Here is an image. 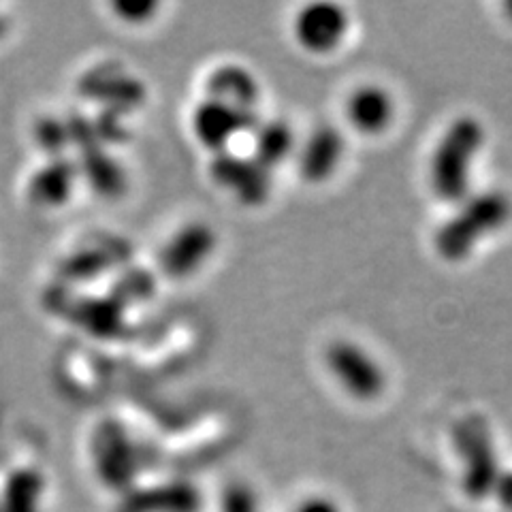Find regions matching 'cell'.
Instances as JSON below:
<instances>
[{"label":"cell","mask_w":512,"mask_h":512,"mask_svg":"<svg viewBox=\"0 0 512 512\" xmlns=\"http://www.w3.org/2000/svg\"><path fill=\"white\" fill-rule=\"evenodd\" d=\"M485 137L483 122L472 116L448 124L429 160V186L440 201L459 205L472 195L474 165Z\"/></svg>","instance_id":"obj_1"},{"label":"cell","mask_w":512,"mask_h":512,"mask_svg":"<svg viewBox=\"0 0 512 512\" xmlns=\"http://www.w3.org/2000/svg\"><path fill=\"white\" fill-rule=\"evenodd\" d=\"M510 218L512 201L506 192L485 190L478 195H470L457 205V210L436 231V252L444 261H466L489 235L502 231Z\"/></svg>","instance_id":"obj_2"},{"label":"cell","mask_w":512,"mask_h":512,"mask_svg":"<svg viewBox=\"0 0 512 512\" xmlns=\"http://www.w3.org/2000/svg\"><path fill=\"white\" fill-rule=\"evenodd\" d=\"M43 306L92 340L116 342L128 335V310L107 293L94 295L79 291V286L56 282L45 291Z\"/></svg>","instance_id":"obj_3"},{"label":"cell","mask_w":512,"mask_h":512,"mask_svg":"<svg viewBox=\"0 0 512 512\" xmlns=\"http://www.w3.org/2000/svg\"><path fill=\"white\" fill-rule=\"evenodd\" d=\"M90 451L94 472L107 489L124 495L135 487L141 468L139 446L120 419L107 416L96 423Z\"/></svg>","instance_id":"obj_4"},{"label":"cell","mask_w":512,"mask_h":512,"mask_svg":"<svg viewBox=\"0 0 512 512\" xmlns=\"http://www.w3.org/2000/svg\"><path fill=\"white\" fill-rule=\"evenodd\" d=\"M201 333L190 320H169L135 344L131 363L139 374L165 376L182 370L195 357Z\"/></svg>","instance_id":"obj_5"},{"label":"cell","mask_w":512,"mask_h":512,"mask_svg":"<svg viewBox=\"0 0 512 512\" xmlns=\"http://www.w3.org/2000/svg\"><path fill=\"white\" fill-rule=\"evenodd\" d=\"M133 248L116 235H92L77 244L56 263L60 284L82 286L105 276H114L118 269L131 263Z\"/></svg>","instance_id":"obj_6"},{"label":"cell","mask_w":512,"mask_h":512,"mask_svg":"<svg viewBox=\"0 0 512 512\" xmlns=\"http://www.w3.org/2000/svg\"><path fill=\"white\" fill-rule=\"evenodd\" d=\"M327 367L335 382L359 402H372L387 389L382 365L363 346L340 340L327 348Z\"/></svg>","instance_id":"obj_7"},{"label":"cell","mask_w":512,"mask_h":512,"mask_svg":"<svg viewBox=\"0 0 512 512\" xmlns=\"http://www.w3.org/2000/svg\"><path fill=\"white\" fill-rule=\"evenodd\" d=\"M210 175L220 190L229 192L242 205L259 207L269 199L271 173L252 154H237L233 150L214 154Z\"/></svg>","instance_id":"obj_8"},{"label":"cell","mask_w":512,"mask_h":512,"mask_svg":"<svg viewBox=\"0 0 512 512\" xmlns=\"http://www.w3.org/2000/svg\"><path fill=\"white\" fill-rule=\"evenodd\" d=\"M259 126V118L252 111L235 109L214 99H205L192 109L190 128L192 135L203 148L214 154L231 150L233 141L246 133H254Z\"/></svg>","instance_id":"obj_9"},{"label":"cell","mask_w":512,"mask_h":512,"mask_svg":"<svg viewBox=\"0 0 512 512\" xmlns=\"http://www.w3.org/2000/svg\"><path fill=\"white\" fill-rule=\"evenodd\" d=\"M77 92L92 105L114 107L128 111V114L139 109L148 96L146 86L135 75L111 62L96 64L84 71L77 82Z\"/></svg>","instance_id":"obj_10"},{"label":"cell","mask_w":512,"mask_h":512,"mask_svg":"<svg viewBox=\"0 0 512 512\" xmlns=\"http://www.w3.org/2000/svg\"><path fill=\"white\" fill-rule=\"evenodd\" d=\"M56 382L71 397H96L109 389L111 363L92 346H67L56 361Z\"/></svg>","instance_id":"obj_11"},{"label":"cell","mask_w":512,"mask_h":512,"mask_svg":"<svg viewBox=\"0 0 512 512\" xmlns=\"http://www.w3.org/2000/svg\"><path fill=\"white\" fill-rule=\"evenodd\" d=\"M216 231L207 222H188L165 244L158 269L169 280H186L207 263L216 250Z\"/></svg>","instance_id":"obj_12"},{"label":"cell","mask_w":512,"mask_h":512,"mask_svg":"<svg viewBox=\"0 0 512 512\" xmlns=\"http://www.w3.org/2000/svg\"><path fill=\"white\" fill-rule=\"evenodd\" d=\"M350 18L335 3H312L301 7L293 22L297 43L310 54H331L344 43Z\"/></svg>","instance_id":"obj_13"},{"label":"cell","mask_w":512,"mask_h":512,"mask_svg":"<svg viewBox=\"0 0 512 512\" xmlns=\"http://www.w3.org/2000/svg\"><path fill=\"white\" fill-rule=\"evenodd\" d=\"M77 180V160H69L67 156L47 158L43 165L30 173L26 182V199L37 210H58L71 201Z\"/></svg>","instance_id":"obj_14"},{"label":"cell","mask_w":512,"mask_h":512,"mask_svg":"<svg viewBox=\"0 0 512 512\" xmlns=\"http://www.w3.org/2000/svg\"><path fill=\"white\" fill-rule=\"evenodd\" d=\"M201 493L188 480L133 487L122 495L118 512H199Z\"/></svg>","instance_id":"obj_15"},{"label":"cell","mask_w":512,"mask_h":512,"mask_svg":"<svg viewBox=\"0 0 512 512\" xmlns=\"http://www.w3.org/2000/svg\"><path fill=\"white\" fill-rule=\"evenodd\" d=\"M346 152V141L338 128L323 124L314 128L297 154L299 175L310 184H323L338 171Z\"/></svg>","instance_id":"obj_16"},{"label":"cell","mask_w":512,"mask_h":512,"mask_svg":"<svg viewBox=\"0 0 512 512\" xmlns=\"http://www.w3.org/2000/svg\"><path fill=\"white\" fill-rule=\"evenodd\" d=\"M207 99L220 101L242 111L256 114L261 99V86L256 77L242 64H220L205 79Z\"/></svg>","instance_id":"obj_17"},{"label":"cell","mask_w":512,"mask_h":512,"mask_svg":"<svg viewBox=\"0 0 512 512\" xmlns=\"http://www.w3.org/2000/svg\"><path fill=\"white\" fill-rule=\"evenodd\" d=\"M346 116L355 131L363 135H380L393 124L395 101L384 88L365 84L348 96Z\"/></svg>","instance_id":"obj_18"},{"label":"cell","mask_w":512,"mask_h":512,"mask_svg":"<svg viewBox=\"0 0 512 512\" xmlns=\"http://www.w3.org/2000/svg\"><path fill=\"white\" fill-rule=\"evenodd\" d=\"M77 167L94 195L103 199H120L126 192V173L107 148L92 146L79 150Z\"/></svg>","instance_id":"obj_19"},{"label":"cell","mask_w":512,"mask_h":512,"mask_svg":"<svg viewBox=\"0 0 512 512\" xmlns=\"http://www.w3.org/2000/svg\"><path fill=\"white\" fill-rule=\"evenodd\" d=\"M45 478L37 468H15L0 491V512H41Z\"/></svg>","instance_id":"obj_20"},{"label":"cell","mask_w":512,"mask_h":512,"mask_svg":"<svg viewBox=\"0 0 512 512\" xmlns=\"http://www.w3.org/2000/svg\"><path fill=\"white\" fill-rule=\"evenodd\" d=\"M156 288H158V276L152 269L128 263L111 276L107 295L114 297L126 310H131L133 306H143V303H148L156 295Z\"/></svg>","instance_id":"obj_21"},{"label":"cell","mask_w":512,"mask_h":512,"mask_svg":"<svg viewBox=\"0 0 512 512\" xmlns=\"http://www.w3.org/2000/svg\"><path fill=\"white\" fill-rule=\"evenodd\" d=\"M252 135V156L269 171L282 165L295 152L293 128L282 120L259 124Z\"/></svg>","instance_id":"obj_22"},{"label":"cell","mask_w":512,"mask_h":512,"mask_svg":"<svg viewBox=\"0 0 512 512\" xmlns=\"http://www.w3.org/2000/svg\"><path fill=\"white\" fill-rule=\"evenodd\" d=\"M32 139H35L37 146L50 158H60L69 148H73L69 122L54 116L39 118L35 122V128H32Z\"/></svg>","instance_id":"obj_23"},{"label":"cell","mask_w":512,"mask_h":512,"mask_svg":"<svg viewBox=\"0 0 512 512\" xmlns=\"http://www.w3.org/2000/svg\"><path fill=\"white\" fill-rule=\"evenodd\" d=\"M158 9V3H150V0H116L111 5V11H114L116 18L131 26L148 24L150 20H154Z\"/></svg>","instance_id":"obj_24"},{"label":"cell","mask_w":512,"mask_h":512,"mask_svg":"<svg viewBox=\"0 0 512 512\" xmlns=\"http://www.w3.org/2000/svg\"><path fill=\"white\" fill-rule=\"evenodd\" d=\"M224 512H252L250 493L244 487H233L224 495Z\"/></svg>","instance_id":"obj_25"},{"label":"cell","mask_w":512,"mask_h":512,"mask_svg":"<svg viewBox=\"0 0 512 512\" xmlns=\"http://www.w3.org/2000/svg\"><path fill=\"white\" fill-rule=\"evenodd\" d=\"M295 512H340L338 510V506H335V502L333 500H329V498H306L303 500L297 508H295Z\"/></svg>","instance_id":"obj_26"},{"label":"cell","mask_w":512,"mask_h":512,"mask_svg":"<svg viewBox=\"0 0 512 512\" xmlns=\"http://www.w3.org/2000/svg\"><path fill=\"white\" fill-rule=\"evenodd\" d=\"M5 30H7V24H5V20H3V15H0V39L5 37Z\"/></svg>","instance_id":"obj_27"}]
</instances>
